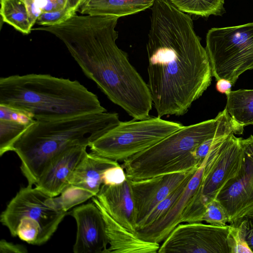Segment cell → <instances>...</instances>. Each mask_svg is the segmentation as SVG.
<instances>
[{"instance_id": "obj_30", "label": "cell", "mask_w": 253, "mask_h": 253, "mask_svg": "<svg viewBox=\"0 0 253 253\" xmlns=\"http://www.w3.org/2000/svg\"><path fill=\"white\" fill-rule=\"evenodd\" d=\"M228 135L229 134L216 135L208 138L193 150L192 152L193 156L199 166H201L203 163L212 148Z\"/></svg>"}, {"instance_id": "obj_9", "label": "cell", "mask_w": 253, "mask_h": 253, "mask_svg": "<svg viewBox=\"0 0 253 253\" xmlns=\"http://www.w3.org/2000/svg\"><path fill=\"white\" fill-rule=\"evenodd\" d=\"M205 48L212 76L233 85L241 74L253 69V22L211 29Z\"/></svg>"}, {"instance_id": "obj_13", "label": "cell", "mask_w": 253, "mask_h": 253, "mask_svg": "<svg viewBox=\"0 0 253 253\" xmlns=\"http://www.w3.org/2000/svg\"><path fill=\"white\" fill-rule=\"evenodd\" d=\"M71 215L77 223L75 253H106L109 242L101 212L92 202L74 208Z\"/></svg>"}, {"instance_id": "obj_4", "label": "cell", "mask_w": 253, "mask_h": 253, "mask_svg": "<svg viewBox=\"0 0 253 253\" xmlns=\"http://www.w3.org/2000/svg\"><path fill=\"white\" fill-rule=\"evenodd\" d=\"M0 105L26 111L36 121L107 112L79 82L41 74L1 77Z\"/></svg>"}, {"instance_id": "obj_26", "label": "cell", "mask_w": 253, "mask_h": 253, "mask_svg": "<svg viewBox=\"0 0 253 253\" xmlns=\"http://www.w3.org/2000/svg\"><path fill=\"white\" fill-rule=\"evenodd\" d=\"M81 0H72L62 9L42 13L36 23L42 26H51L64 22L76 14Z\"/></svg>"}, {"instance_id": "obj_34", "label": "cell", "mask_w": 253, "mask_h": 253, "mask_svg": "<svg viewBox=\"0 0 253 253\" xmlns=\"http://www.w3.org/2000/svg\"><path fill=\"white\" fill-rule=\"evenodd\" d=\"M0 252L1 253H26L27 250L23 246L14 244L5 240H1Z\"/></svg>"}, {"instance_id": "obj_18", "label": "cell", "mask_w": 253, "mask_h": 253, "mask_svg": "<svg viewBox=\"0 0 253 253\" xmlns=\"http://www.w3.org/2000/svg\"><path fill=\"white\" fill-rule=\"evenodd\" d=\"M119 165L117 161L87 152L70 177L68 186L84 188L96 196L103 183L104 172L108 168Z\"/></svg>"}, {"instance_id": "obj_2", "label": "cell", "mask_w": 253, "mask_h": 253, "mask_svg": "<svg viewBox=\"0 0 253 253\" xmlns=\"http://www.w3.org/2000/svg\"><path fill=\"white\" fill-rule=\"evenodd\" d=\"M118 19L75 14L57 26L53 34L110 100L134 119H146L153 105L151 95L127 53L116 44Z\"/></svg>"}, {"instance_id": "obj_19", "label": "cell", "mask_w": 253, "mask_h": 253, "mask_svg": "<svg viewBox=\"0 0 253 253\" xmlns=\"http://www.w3.org/2000/svg\"><path fill=\"white\" fill-rule=\"evenodd\" d=\"M155 0H81L77 11L92 16H110L119 18L151 7Z\"/></svg>"}, {"instance_id": "obj_7", "label": "cell", "mask_w": 253, "mask_h": 253, "mask_svg": "<svg viewBox=\"0 0 253 253\" xmlns=\"http://www.w3.org/2000/svg\"><path fill=\"white\" fill-rule=\"evenodd\" d=\"M183 126L157 117L122 122L89 145L91 152L117 161L155 144Z\"/></svg>"}, {"instance_id": "obj_12", "label": "cell", "mask_w": 253, "mask_h": 253, "mask_svg": "<svg viewBox=\"0 0 253 253\" xmlns=\"http://www.w3.org/2000/svg\"><path fill=\"white\" fill-rule=\"evenodd\" d=\"M197 169L139 180L128 179L137 212V227L159 203Z\"/></svg>"}, {"instance_id": "obj_29", "label": "cell", "mask_w": 253, "mask_h": 253, "mask_svg": "<svg viewBox=\"0 0 253 253\" xmlns=\"http://www.w3.org/2000/svg\"><path fill=\"white\" fill-rule=\"evenodd\" d=\"M0 119L24 124H32L36 121L32 114L26 111L2 105H0Z\"/></svg>"}, {"instance_id": "obj_8", "label": "cell", "mask_w": 253, "mask_h": 253, "mask_svg": "<svg viewBox=\"0 0 253 253\" xmlns=\"http://www.w3.org/2000/svg\"><path fill=\"white\" fill-rule=\"evenodd\" d=\"M232 133L218 142L206 157L201 183L185 209L182 222H202L207 204L215 199L241 164V137Z\"/></svg>"}, {"instance_id": "obj_1", "label": "cell", "mask_w": 253, "mask_h": 253, "mask_svg": "<svg viewBox=\"0 0 253 253\" xmlns=\"http://www.w3.org/2000/svg\"><path fill=\"white\" fill-rule=\"evenodd\" d=\"M146 45L148 85L158 117L185 114L210 85V59L192 19L170 0H155Z\"/></svg>"}, {"instance_id": "obj_27", "label": "cell", "mask_w": 253, "mask_h": 253, "mask_svg": "<svg viewBox=\"0 0 253 253\" xmlns=\"http://www.w3.org/2000/svg\"><path fill=\"white\" fill-rule=\"evenodd\" d=\"M229 223V225L239 228L241 234L253 253V206Z\"/></svg>"}, {"instance_id": "obj_31", "label": "cell", "mask_w": 253, "mask_h": 253, "mask_svg": "<svg viewBox=\"0 0 253 253\" xmlns=\"http://www.w3.org/2000/svg\"><path fill=\"white\" fill-rule=\"evenodd\" d=\"M229 244L231 253H253L238 228L230 225Z\"/></svg>"}, {"instance_id": "obj_32", "label": "cell", "mask_w": 253, "mask_h": 253, "mask_svg": "<svg viewBox=\"0 0 253 253\" xmlns=\"http://www.w3.org/2000/svg\"><path fill=\"white\" fill-rule=\"evenodd\" d=\"M103 184L107 185H117L124 183L127 179L125 171L122 166L110 167L103 174Z\"/></svg>"}, {"instance_id": "obj_5", "label": "cell", "mask_w": 253, "mask_h": 253, "mask_svg": "<svg viewBox=\"0 0 253 253\" xmlns=\"http://www.w3.org/2000/svg\"><path fill=\"white\" fill-rule=\"evenodd\" d=\"M225 108L215 118L183 126L151 147L124 160L126 178L139 180L161 175L187 172L198 169L193 150L208 138L243 133Z\"/></svg>"}, {"instance_id": "obj_16", "label": "cell", "mask_w": 253, "mask_h": 253, "mask_svg": "<svg viewBox=\"0 0 253 253\" xmlns=\"http://www.w3.org/2000/svg\"><path fill=\"white\" fill-rule=\"evenodd\" d=\"M95 197L113 218L131 232H135L137 212L128 179L117 185L103 184Z\"/></svg>"}, {"instance_id": "obj_14", "label": "cell", "mask_w": 253, "mask_h": 253, "mask_svg": "<svg viewBox=\"0 0 253 253\" xmlns=\"http://www.w3.org/2000/svg\"><path fill=\"white\" fill-rule=\"evenodd\" d=\"M206 158L196 170L183 193L171 209L153 224L137 229L134 233L137 236L146 241L159 244L164 241L178 224L182 223L183 213L201 183Z\"/></svg>"}, {"instance_id": "obj_25", "label": "cell", "mask_w": 253, "mask_h": 253, "mask_svg": "<svg viewBox=\"0 0 253 253\" xmlns=\"http://www.w3.org/2000/svg\"><path fill=\"white\" fill-rule=\"evenodd\" d=\"M33 123L24 124L11 120L0 119L1 156L7 152L13 151L15 142Z\"/></svg>"}, {"instance_id": "obj_6", "label": "cell", "mask_w": 253, "mask_h": 253, "mask_svg": "<svg viewBox=\"0 0 253 253\" xmlns=\"http://www.w3.org/2000/svg\"><path fill=\"white\" fill-rule=\"evenodd\" d=\"M49 197L37 187L28 184L9 201L0 215V222L13 237L32 245L45 243L67 213L49 206Z\"/></svg>"}, {"instance_id": "obj_10", "label": "cell", "mask_w": 253, "mask_h": 253, "mask_svg": "<svg viewBox=\"0 0 253 253\" xmlns=\"http://www.w3.org/2000/svg\"><path fill=\"white\" fill-rule=\"evenodd\" d=\"M230 229V225L180 223L164 241L158 253H231Z\"/></svg>"}, {"instance_id": "obj_17", "label": "cell", "mask_w": 253, "mask_h": 253, "mask_svg": "<svg viewBox=\"0 0 253 253\" xmlns=\"http://www.w3.org/2000/svg\"><path fill=\"white\" fill-rule=\"evenodd\" d=\"M92 201L100 210L104 219L109 244L106 253H156L159 243L147 242L131 232L113 218L96 197Z\"/></svg>"}, {"instance_id": "obj_22", "label": "cell", "mask_w": 253, "mask_h": 253, "mask_svg": "<svg viewBox=\"0 0 253 253\" xmlns=\"http://www.w3.org/2000/svg\"><path fill=\"white\" fill-rule=\"evenodd\" d=\"M179 10L186 13L208 17L221 16L225 10L224 0H170Z\"/></svg>"}, {"instance_id": "obj_28", "label": "cell", "mask_w": 253, "mask_h": 253, "mask_svg": "<svg viewBox=\"0 0 253 253\" xmlns=\"http://www.w3.org/2000/svg\"><path fill=\"white\" fill-rule=\"evenodd\" d=\"M217 226H225L229 222L228 215L221 204L217 199H214L205 208L202 221Z\"/></svg>"}, {"instance_id": "obj_21", "label": "cell", "mask_w": 253, "mask_h": 253, "mask_svg": "<svg viewBox=\"0 0 253 253\" xmlns=\"http://www.w3.org/2000/svg\"><path fill=\"white\" fill-rule=\"evenodd\" d=\"M2 21L24 34L32 31V23L24 0H0Z\"/></svg>"}, {"instance_id": "obj_35", "label": "cell", "mask_w": 253, "mask_h": 253, "mask_svg": "<svg viewBox=\"0 0 253 253\" xmlns=\"http://www.w3.org/2000/svg\"><path fill=\"white\" fill-rule=\"evenodd\" d=\"M216 81V90L221 93L225 94L226 95L228 94L231 91V86L233 85L230 81L225 79H220Z\"/></svg>"}, {"instance_id": "obj_33", "label": "cell", "mask_w": 253, "mask_h": 253, "mask_svg": "<svg viewBox=\"0 0 253 253\" xmlns=\"http://www.w3.org/2000/svg\"><path fill=\"white\" fill-rule=\"evenodd\" d=\"M41 11L52 12L63 9L72 0H35Z\"/></svg>"}, {"instance_id": "obj_15", "label": "cell", "mask_w": 253, "mask_h": 253, "mask_svg": "<svg viewBox=\"0 0 253 253\" xmlns=\"http://www.w3.org/2000/svg\"><path fill=\"white\" fill-rule=\"evenodd\" d=\"M87 147L73 146L58 155L45 169L36 186L51 197L59 195L68 186L72 173L87 153Z\"/></svg>"}, {"instance_id": "obj_20", "label": "cell", "mask_w": 253, "mask_h": 253, "mask_svg": "<svg viewBox=\"0 0 253 253\" xmlns=\"http://www.w3.org/2000/svg\"><path fill=\"white\" fill-rule=\"evenodd\" d=\"M226 97L225 108L232 119L243 127L253 125V89L231 91Z\"/></svg>"}, {"instance_id": "obj_11", "label": "cell", "mask_w": 253, "mask_h": 253, "mask_svg": "<svg viewBox=\"0 0 253 253\" xmlns=\"http://www.w3.org/2000/svg\"><path fill=\"white\" fill-rule=\"evenodd\" d=\"M242 160L236 175L220 190L217 199L225 210L230 223L253 206V135L241 138Z\"/></svg>"}, {"instance_id": "obj_24", "label": "cell", "mask_w": 253, "mask_h": 253, "mask_svg": "<svg viewBox=\"0 0 253 253\" xmlns=\"http://www.w3.org/2000/svg\"><path fill=\"white\" fill-rule=\"evenodd\" d=\"M195 171L188 176L177 188L159 203L137 226L136 230L149 226L163 217L181 196Z\"/></svg>"}, {"instance_id": "obj_3", "label": "cell", "mask_w": 253, "mask_h": 253, "mask_svg": "<svg viewBox=\"0 0 253 253\" xmlns=\"http://www.w3.org/2000/svg\"><path fill=\"white\" fill-rule=\"evenodd\" d=\"M117 113H92L36 121L15 142L13 151L28 184L36 185L52 160L73 146L89 144L119 124Z\"/></svg>"}, {"instance_id": "obj_23", "label": "cell", "mask_w": 253, "mask_h": 253, "mask_svg": "<svg viewBox=\"0 0 253 253\" xmlns=\"http://www.w3.org/2000/svg\"><path fill=\"white\" fill-rule=\"evenodd\" d=\"M93 197H95L94 195L89 190L76 186L69 185L59 196L49 197L47 203L54 208L67 212L72 208Z\"/></svg>"}]
</instances>
